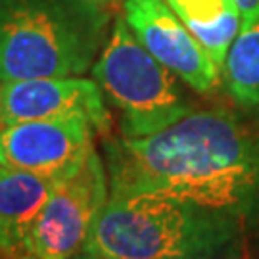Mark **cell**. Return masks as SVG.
<instances>
[{
    "label": "cell",
    "mask_w": 259,
    "mask_h": 259,
    "mask_svg": "<svg viewBox=\"0 0 259 259\" xmlns=\"http://www.w3.org/2000/svg\"><path fill=\"white\" fill-rule=\"evenodd\" d=\"M110 196L161 194L246 219L259 211V127L192 110L148 137L106 140Z\"/></svg>",
    "instance_id": "obj_1"
},
{
    "label": "cell",
    "mask_w": 259,
    "mask_h": 259,
    "mask_svg": "<svg viewBox=\"0 0 259 259\" xmlns=\"http://www.w3.org/2000/svg\"><path fill=\"white\" fill-rule=\"evenodd\" d=\"M242 219L161 194L110 196L83 251L111 259H234Z\"/></svg>",
    "instance_id": "obj_2"
},
{
    "label": "cell",
    "mask_w": 259,
    "mask_h": 259,
    "mask_svg": "<svg viewBox=\"0 0 259 259\" xmlns=\"http://www.w3.org/2000/svg\"><path fill=\"white\" fill-rule=\"evenodd\" d=\"M106 23L83 0H0V81L83 75Z\"/></svg>",
    "instance_id": "obj_3"
},
{
    "label": "cell",
    "mask_w": 259,
    "mask_h": 259,
    "mask_svg": "<svg viewBox=\"0 0 259 259\" xmlns=\"http://www.w3.org/2000/svg\"><path fill=\"white\" fill-rule=\"evenodd\" d=\"M93 77L111 106L121 111L123 137H148L192 111L181 79L142 47L125 18L113 21L93 65Z\"/></svg>",
    "instance_id": "obj_4"
},
{
    "label": "cell",
    "mask_w": 259,
    "mask_h": 259,
    "mask_svg": "<svg viewBox=\"0 0 259 259\" xmlns=\"http://www.w3.org/2000/svg\"><path fill=\"white\" fill-rule=\"evenodd\" d=\"M110 198V181L93 150L73 175L62 179L23 244L27 259H71L83 251L91 229Z\"/></svg>",
    "instance_id": "obj_5"
},
{
    "label": "cell",
    "mask_w": 259,
    "mask_h": 259,
    "mask_svg": "<svg viewBox=\"0 0 259 259\" xmlns=\"http://www.w3.org/2000/svg\"><path fill=\"white\" fill-rule=\"evenodd\" d=\"M84 117L23 121L0 127V165L47 177L73 175L94 150Z\"/></svg>",
    "instance_id": "obj_6"
},
{
    "label": "cell",
    "mask_w": 259,
    "mask_h": 259,
    "mask_svg": "<svg viewBox=\"0 0 259 259\" xmlns=\"http://www.w3.org/2000/svg\"><path fill=\"white\" fill-rule=\"evenodd\" d=\"M123 18L142 47L196 93L207 94L219 84V65L167 0H125Z\"/></svg>",
    "instance_id": "obj_7"
},
{
    "label": "cell",
    "mask_w": 259,
    "mask_h": 259,
    "mask_svg": "<svg viewBox=\"0 0 259 259\" xmlns=\"http://www.w3.org/2000/svg\"><path fill=\"white\" fill-rule=\"evenodd\" d=\"M77 115L91 121L96 133L110 129L104 93L96 81L79 77L0 81V127Z\"/></svg>",
    "instance_id": "obj_8"
},
{
    "label": "cell",
    "mask_w": 259,
    "mask_h": 259,
    "mask_svg": "<svg viewBox=\"0 0 259 259\" xmlns=\"http://www.w3.org/2000/svg\"><path fill=\"white\" fill-rule=\"evenodd\" d=\"M60 181L0 165V259H27L23 244Z\"/></svg>",
    "instance_id": "obj_9"
},
{
    "label": "cell",
    "mask_w": 259,
    "mask_h": 259,
    "mask_svg": "<svg viewBox=\"0 0 259 259\" xmlns=\"http://www.w3.org/2000/svg\"><path fill=\"white\" fill-rule=\"evenodd\" d=\"M167 4L223 69L227 52L242 25L234 0H167Z\"/></svg>",
    "instance_id": "obj_10"
},
{
    "label": "cell",
    "mask_w": 259,
    "mask_h": 259,
    "mask_svg": "<svg viewBox=\"0 0 259 259\" xmlns=\"http://www.w3.org/2000/svg\"><path fill=\"white\" fill-rule=\"evenodd\" d=\"M221 77L232 102L248 113H259V19L240 25Z\"/></svg>",
    "instance_id": "obj_11"
},
{
    "label": "cell",
    "mask_w": 259,
    "mask_h": 259,
    "mask_svg": "<svg viewBox=\"0 0 259 259\" xmlns=\"http://www.w3.org/2000/svg\"><path fill=\"white\" fill-rule=\"evenodd\" d=\"M234 4L240 12L242 23L259 19V0H234Z\"/></svg>",
    "instance_id": "obj_12"
},
{
    "label": "cell",
    "mask_w": 259,
    "mask_h": 259,
    "mask_svg": "<svg viewBox=\"0 0 259 259\" xmlns=\"http://www.w3.org/2000/svg\"><path fill=\"white\" fill-rule=\"evenodd\" d=\"M71 259H111V257H102V255H93V253H87V251H81V253H77V255H73Z\"/></svg>",
    "instance_id": "obj_13"
},
{
    "label": "cell",
    "mask_w": 259,
    "mask_h": 259,
    "mask_svg": "<svg viewBox=\"0 0 259 259\" xmlns=\"http://www.w3.org/2000/svg\"><path fill=\"white\" fill-rule=\"evenodd\" d=\"M83 2H89V4H106V2H110V0H83Z\"/></svg>",
    "instance_id": "obj_14"
}]
</instances>
